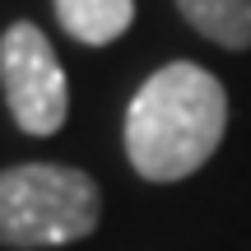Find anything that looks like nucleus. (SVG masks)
<instances>
[{"label": "nucleus", "mask_w": 251, "mask_h": 251, "mask_svg": "<svg viewBox=\"0 0 251 251\" xmlns=\"http://www.w3.org/2000/svg\"><path fill=\"white\" fill-rule=\"evenodd\" d=\"M228 126L224 84L191 61H172L144 79L126 112V153L149 181H181L209 163Z\"/></svg>", "instance_id": "1"}, {"label": "nucleus", "mask_w": 251, "mask_h": 251, "mask_svg": "<svg viewBox=\"0 0 251 251\" xmlns=\"http://www.w3.org/2000/svg\"><path fill=\"white\" fill-rule=\"evenodd\" d=\"M98 186L79 168L24 163L0 172V242L61 247L98 228Z\"/></svg>", "instance_id": "2"}, {"label": "nucleus", "mask_w": 251, "mask_h": 251, "mask_svg": "<svg viewBox=\"0 0 251 251\" xmlns=\"http://www.w3.org/2000/svg\"><path fill=\"white\" fill-rule=\"evenodd\" d=\"M0 79H5L9 112L28 135H56L65 126V112H70L65 70L51 42L33 24H14L0 37Z\"/></svg>", "instance_id": "3"}, {"label": "nucleus", "mask_w": 251, "mask_h": 251, "mask_svg": "<svg viewBox=\"0 0 251 251\" xmlns=\"http://www.w3.org/2000/svg\"><path fill=\"white\" fill-rule=\"evenodd\" d=\"M51 5L61 28L75 42H89V47L117 42L135 19V0H51Z\"/></svg>", "instance_id": "4"}, {"label": "nucleus", "mask_w": 251, "mask_h": 251, "mask_svg": "<svg viewBox=\"0 0 251 251\" xmlns=\"http://www.w3.org/2000/svg\"><path fill=\"white\" fill-rule=\"evenodd\" d=\"M177 5L209 42L233 51L251 47V0H177Z\"/></svg>", "instance_id": "5"}]
</instances>
